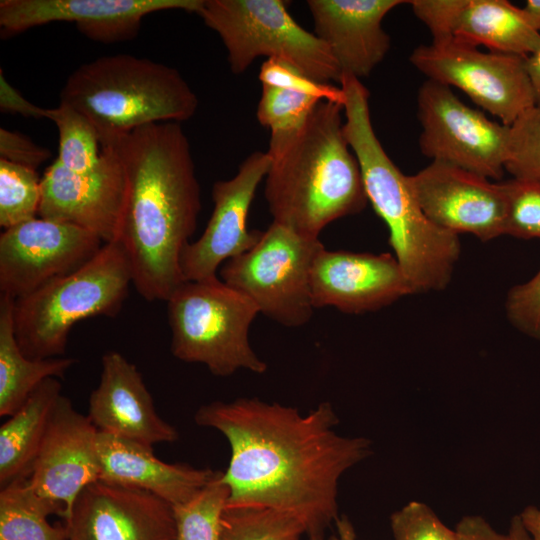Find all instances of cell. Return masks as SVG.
<instances>
[{
	"instance_id": "cell-1",
	"label": "cell",
	"mask_w": 540,
	"mask_h": 540,
	"mask_svg": "<svg viewBox=\"0 0 540 540\" xmlns=\"http://www.w3.org/2000/svg\"><path fill=\"white\" fill-rule=\"evenodd\" d=\"M195 423L223 434L231 455L222 481L227 506L261 507L292 514L307 535H323L338 515L341 476L372 454L365 437L339 435L329 402L307 414L257 398L202 405Z\"/></svg>"
},
{
	"instance_id": "cell-2",
	"label": "cell",
	"mask_w": 540,
	"mask_h": 540,
	"mask_svg": "<svg viewBox=\"0 0 540 540\" xmlns=\"http://www.w3.org/2000/svg\"><path fill=\"white\" fill-rule=\"evenodd\" d=\"M110 145L117 148L126 173L118 242L129 258L133 286L147 301H167L185 282L181 254L201 210L189 140L180 123L159 122Z\"/></svg>"
},
{
	"instance_id": "cell-3",
	"label": "cell",
	"mask_w": 540,
	"mask_h": 540,
	"mask_svg": "<svg viewBox=\"0 0 540 540\" xmlns=\"http://www.w3.org/2000/svg\"><path fill=\"white\" fill-rule=\"evenodd\" d=\"M342 111L320 101L300 127L271 132L265 199L273 222L304 237L318 239L328 224L369 203Z\"/></svg>"
},
{
	"instance_id": "cell-4",
	"label": "cell",
	"mask_w": 540,
	"mask_h": 540,
	"mask_svg": "<svg viewBox=\"0 0 540 540\" xmlns=\"http://www.w3.org/2000/svg\"><path fill=\"white\" fill-rule=\"evenodd\" d=\"M344 133L362 174L368 202L389 230V244L414 293L438 291L449 284L460 256L457 234L428 219L409 176L390 159L372 126L369 91L361 80L343 74Z\"/></svg>"
},
{
	"instance_id": "cell-5",
	"label": "cell",
	"mask_w": 540,
	"mask_h": 540,
	"mask_svg": "<svg viewBox=\"0 0 540 540\" xmlns=\"http://www.w3.org/2000/svg\"><path fill=\"white\" fill-rule=\"evenodd\" d=\"M60 102L84 114L101 147L143 126L190 119L198 98L173 67L129 54L84 63L67 78Z\"/></svg>"
},
{
	"instance_id": "cell-6",
	"label": "cell",
	"mask_w": 540,
	"mask_h": 540,
	"mask_svg": "<svg viewBox=\"0 0 540 540\" xmlns=\"http://www.w3.org/2000/svg\"><path fill=\"white\" fill-rule=\"evenodd\" d=\"M132 269L123 246L104 243L80 268L14 299L15 333L29 358L61 357L76 323L116 316L128 295Z\"/></svg>"
},
{
	"instance_id": "cell-7",
	"label": "cell",
	"mask_w": 540,
	"mask_h": 540,
	"mask_svg": "<svg viewBox=\"0 0 540 540\" xmlns=\"http://www.w3.org/2000/svg\"><path fill=\"white\" fill-rule=\"evenodd\" d=\"M166 302L175 358L203 364L221 377L240 369L267 370L249 342V328L260 312L246 295L216 276L183 282Z\"/></svg>"
},
{
	"instance_id": "cell-8",
	"label": "cell",
	"mask_w": 540,
	"mask_h": 540,
	"mask_svg": "<svg viewBox=\"0 0 540 540\" xmlns=\"http://www.w3.org/2000/svg\"><path fill=\"white\" fill-rule=\"evenodd\" d=\"M197 15L221 38L234 74L267 56L318 82L340 83L342 71L329 47L291 17L283 0H202Z\"/></svg>"
},
{
	"instance_id": "cell-9",
	"label": "cell",
	"mask_w": 540,
	"mask_h": 540,
	"mask_svg": "<svg viewBox=\"0 0 540 540\" xmlns=\"http://www.w3.org/2000/svg\"><path fill=\"white\" fill-rule=\"evenodd\" d=\"M318 239L304 237L272 222L249 251L225 262L221 280L250 298L259 312L286 327H300L312 317L310 273Z\"/></svg>"
},
{
	"instance_id": "cell-10",
	"label": "cell",
	"mask_w": 540,
	"mask_h": 540,
	"mask_svg": "<svg viewBox=\"0 0 540 540\" xmlns=\"http://www.w3.org/2000/svg\"><path fill=\"white\" fill-rule=\"evenodd\" d=\"M525 58L451 40L417 46L411 64L427 79L456 87L478 107L510 126L536 105Z\"/></svg>"
},
{
	"instance_id": "cell-11",
	"label": "cell",
	"mask_w": 540,
	"mask_h": 540,
	"mask_svg": "<svg viewBox=\"0 0 540 540\" xmlns=\"http://www.w3.org/2000/svg\"><path fill=\"white\" fill-rule=\"evenodd\" d=\"M417 116L419 147L425 157L488 179H501L509 126L466 105L451 87L429 79L418 90Z\"/></svg>"
},
{
	"instance_id": "cell-12",
	"label": "cell",
	"mask_w": 540,
	"mask_h": 540,
	"mask_svg": "<svg viewBox=\"0 0 540 540\" xmlns=\"http://www.w3.org/2000/svg\"><path fill=\"white\" fill-rule=\"evenodd\" d=\"M78 226L33 218L0 235V292L17 299L80 268L103 246Z\"/></svg>"
},
{
	"instance_id": "cell-13",
	"label": "cell",
	"mask_w": 540,
	"mask_h": 540,
	"mask_svg": "<svg viewBox=\"0 0 540 540\" xmlns=\"http://www.w3.org/2000/svg\"><path fill=\"white\" fill-rule=\"evenodd\" d=\"M38 216L72 224L118 241L127 193L125 168L114 145L101 147L98 165L86 173L65 169L56 159L41 178Z\"/></svg>"
},
{
	"instance_id": "cell-14",
	"label": "cell",
	"mask_w": 540,
	"mask_h": 540,
	"mask_svg": "<svg viewBox=\"0 0 540 540\" xmlns=\"http://www.w3.org/2000/svg\"><path fill=\"white\" fill-rule=\"evenodd\" d=\"M425 215L438 227L470 233L481 241L505 235L507 196L503 182L438 161L409 176Z\"/></svg>"
},
{
	"instance_id": "cell-15",
	"label": "cell",
	"mask_w": 540,
	"mask_h": 540,
	"mask_svg": "<svg viewBox=\"0 0 540 540\" xmlns=\"http://www.w3.org/2000/svg\"><path fill=\"white\" fill-rule=\"evenodd\" d=\"M270 164L267 152L250 154L230 179L213 184V211L201 236L182 251L180 266L184 281L217 276L221 265L237 257L260 240L263 231L249 230V209Z\"/></svg>"
},
{
	"instance_id": "cell-16",
	"label": "cell",
	"mask_w": 540,
	"mask_h": 540,
	"mask_svg": "<svg viewBox=\"0 0 540 540\" xmlns=\"http://www.w3.org/2000/svg\"><path fill=\"white\" fill-rule=\"evenodd\" d=\"M202 0H1L3 37L55 22H69L87 38L112 44L134 38L142 19L166 10L198 12Z\"/></svg>"
},
{
	"instance_id": "cell-17",
	"label": "cell",
	"mask_w": 540,
	"mask_h": 540,
	"mask_svg": "<svg viewBox=\"0 0 540 540\" xmlns=\"http://www.w3.org/2000/svg\"><path fill=\"white\" fill-rule=\"evenodd\" d=\"M65 522L71 540H176L171 504L102 480L81 491Z\"/></svg>"
},
{
	"instance_id": "cell-18",
	"label": "cell",
	"mask_w": 540,
	"mask_h": 540,
	"mask_svg": "<svg viewBox=\"0 0 540 540\" xmlns=\"http://www.w3.org/2000/svg\"><path fill=\"white\" fill-rule=\"evenodd\" d=\"M98 434L88 415L61 395L28 480L40 495L64 507V519L81 491L99 480Z\"/></svg>"
},
{
	"instance_id": "cell-19",
	"label": "cell",
	"mask_w": 540,
	"mask_h": 540,
	"mask_svg": "<svg viewBox=\"0 0 540 540\" xmlns=\"http://www.w3.org/2000/svg\"><path fill=\"white\" fill-rule=\"evenodd\" d=\"M310 289L314 308L331 306L349 314L376 311L413 294L394 255L325 247L313 261Z\"/></svg>"
},
{
	"instance_id": "cell-20",
	"label": "cell",
	"mask_w": 540,
	"mask_h": 540,
	"mask_svg": "<svg viewBox=\"0 0 540 540\" xmlns=\"http://www.w3.org/2000/svg\"><path fill=\"white\" fill-rule=\"evenodd\" d=\"M414 15L432 40H451L528 57L540 50V33L522 8L507 0H412Z\"/></svg>"
},
{
	"instance_id": "cell-21",
	"label": "cell",
	"mask_w": 540,
	"mask_h": 540,
	"mask_svg": "<svg viewBox=\"0 0 540 540\" xmlns=\"http://www.w3.org/2000/svg\"><path fill=\"white\" fill-rule=\"evenodd\" d=\"M88 417L99 432L150 448L178 439L176 428L157 413L137 367L117 351L102 356L100 380L89 397Z\"/></svg>"
},
{
	"instance_id": "cell-22",
	"label": "cell",
	"mask_w": 540,
	"mask_h": 540,
	"mask_svg": "<svg viewBox=\"0 0 540 540\" xmlns=\"http://www.w3.org/2000/svg\"><path fill=\"white\" fill-rule=\"evenodd\" d=\"M402 0H309L315 35L331 50L342 74L368 77L391 41L382 21Z\"/></svg>"
},
{
	"instance_id": "cell-23",
	"label": "cell",
	"mask_w": 540,
	"mask_h": 540,
	"mask_svg": "<svg viewBox=\"0 0 540 540\" xmlns=\"http://www.w3.org/2000/svg\"><path fill=\"white\" fill-rule=\"evenodd\" d=\"M99 480L150 492L172 506L189 501L216 474L209 468L158 459L153 448L98 434Z\"/></svg>"
},
{
	"instance_id": "cell-24",
	"label": "cell",
	"mask_w": 540,
	"mask_h": 540,
	"mask_svg": "<svg viewBox=\"0 0 540 540\" xmlns=\"http://www.w3.org/2000/svg\"><path fill=\"white\" fill-rule=\"evenodd\" d=\"M58 378L42 382L0 427V485L27 478L61 394Z\"/></svg>"
},
{
	"instance_id": "cell-25",
	"label": "cell",
	"mask_w": 540,
	"mask_h": 540,
	"mask_svg": "<svg viewBox=\"0 0 540 540\" xmlns=\"http://www.w3.org/2000/svg\"><path fill=\"white\" fill-rule=\"evenodd\" d=\"M14 299L0 294V416H12L49 378H60L76 363L75 358L27 357L18 344Z\"/></svg>"
},
{
	"instance_id": "cell-26",
	"label": "cell",
	"mask_w": 540,
	"mask_h": 540,
	"mask_svg": "<svg viewBox=\"0 0 540 540\" xmlns=\"http://www.w3.org/2000/svg\"><path fill=\"white\" fill-rule=\"evenodd\" d=\"M64 513V507L40 495L28 477L12 481L0 491V540H70L66 526L48 521L50 515Z\"/></svg>"
},
{
	"instance_id": "cell-27",
	"label": "cell",
	"mask_w": 540,
	"mask_h": 540,
	"mask_svg": "<svg viewBox=\"0 0 540 540\" xmlns=\"http://www.w3.org/2000/svg\"><path fill=\"white\" fill-rule=\"evenodd\" d=\"M47 119L54 122L58 130L56 160L74 173L93 170L101 159V145L91 121L80 111L61 102L57 107L48 109Z\"/></svg>"
},
{
	"instance_id": "cell-28",
	"label": "cell",
	"mask_w": 540,
	"mask_h": 540,
	"mask_svg": "<svg viewBox=\"0 0 540 540\" xmlns=\"http://www.w3.org/2000/svg\"><path fill=\"white\" fill-rule=\"evenodd\" d=\"M229 490L222 481V471L189 501L173 506L176 540H221L222 516Z\"/></svg>"
},
{
	"instance_id": "cell-29",
	"label": "cell",
	"mask_w": 540,
	"mask_h": 540,
	"mask_svg": "<svg viewBox=\"0 0 540 540\" xmlns=\"http://www.w3.org/2000/svg\"><path fill=\"white\" fill-rule=\"evenodd\" d=\"M304 534L299 518L273 509L227 506L222 516L221 540H299Z\"/></svg>"
},
{
	"instance_id": "cell-30",
	"label": "cell",
	"mask_w": 540,
	"mask_h": 540,
	"mask_svg": "<svg viewBox=\"0 0 540 540\" xmlns=\"http://www.w3.org/2000/svg\"><path fill=\"white\" fill-rule=\"evenodd\" d=\"M42 197L35 169L0 158V226L8 229L36 218Z\"/></svg>"
},
{
	"instance_id": "cell-31",
	"label": "cell",
	"mask_w": 540,
	"mask_h": 540,
	"mask_svg": "<svg viewBox=\"0 0 540 540\" xmlns=\"http://www.w3.org/2000/svg\"><path fill=\"white\" fill-rule=\"evenodd\" d=\"M505 171L513 178L540 181V106L521 114L509 126Z\"/></svg>"
},
{
	"instance_id": "cell-32",
	"label": "cell",
	"mask_w": 540,
	"mask_h": 540,
	"mask_svg": "<svg viewBox=\"0 0 540 540\" xmlns=\"http://www.w3.org/2000/svg\"><path fill=\"white\" fill-rule=\"evenodd\" d=\"M320 101L305 94L262 85L257 119L271 132L295 129L307 120Z\"/></svg>"
},
{
	"instance_id": "cell-33",
	"label": "cell",
	"mask_w": 540,
	"mask_h": 540,
	"mask_svg": "<svg viewBox=\"0 0 540 540\" xmlns=\"http://www.w3.org/2000/svg\"><path fill=\"white\" fill-rule=\"evenodd\" d=\"M503 185L507 196L505 235L540 239V181L512 178Z\"/></svg>"
},
{
	"instance_id": "cell-34",
	"label": "cell",
	"mask_w": 540,
	"mask_h": 540,
	"mask_svg": "<svg viewBox=\"0 0 540 540\" xmlns=\"http://www.w3.org/2000/svg\"><path fill=\"white\" fill-rule=\"evenodd\" d=\"M259 80L262 85L305 94L321 101L343 106L344 93L341 87L318 82L280 59L268 58L264 61L260 68Z\"/></svg>"
},
{
	"instance_id": "cell-35",
	"label": "cell",
	"mask_w": 540,
	"mask_h": 540,
	"mask_svg": "<svg viewBox=\"0 0 540 540\" xmlns=\"http://www.w3.org/2000/svg\"><path fill=\"white\" fill-rule=\"evenodd\" d=\"M390 527L394 540H457L455 529L419 501H410L392 513Z\"/></svg>"
},
{
	"instance_id": "cell-36",
	"label": "cell",
	"mask_w": 540,
	"mask_h": 540,
	"mask_svg": "<svg viewBox=\"0 0 540 540\" xmlns=\"http://www.w3.org/2000/svg\"><path fill=\"white\" fill-rule=\"evenodd\" d=\"M505 309L508 320L516 329L540 340V270L529 281L510 289Z\"/></svg>"
},
{
	"instance_id": "cell-37",
	"label": "cell",
	"mask_w": 540,
	"mask_h": 540,
	"mask_svg": "<svg viewBox=\"0 0 540 540\" xmlns=\"http://www.w3.org/2000/svg\"><path fill=\"white\" fill-rule=\"evenodd\" d=\"M49 157L48 149L27 136L6 128L0 129V158L36 170Z\"/></svg>"
},
{
	"instance_id": "cell-38",
	"label": "cell",
	"mask_w": 540,
	"mask_h": 540,
	"mask_svg": "<svg viewBox=\"0 0 540 540\" xmlns=\"http://www.w3.org/2000/svg\"><path fill=\"white\" fill-rule=\"evenodd\" d=\"M0 109L5 113L19 114L26 118H46L48 108L34 105L21 95L3 75L0 70Z\"/></svg>"
},
{
	"instance_id": "cell-39",
	"label": "cell",
	"mask_w": 540,
	"mask_h": 540,
	"mask_svg": "<svg viewBox=\"0 0 540 540\" xmlns=\"http://www.w3.org/2000/svg\"><path fill=\"white\" fill-rule=\"evenodd\" d=\"M454 529L457 540H509L508 534L498 532L479 515L462 517Z\"/></svg>"
},
{
	"instance_id": "cell-40",
	"label": "cell",
	"mask_w": 540,
	"mask_h": 540,
	"mask_svg": "<svg viewBox=\"0 0 540 540\" xmlns=\"http://www.w3.org/2000/svg\"><path fill=\"white\" fill-rule=\"evenodd\" d=\"M519 516L531 537L534 540H540V508L528 505L519 513Z\"/></svg>"
},
{
	"instance_id": "cell-41",
	"label": "cell",
	"mask_w": 540,
	"mask_h": 540,
	"mask_svg": "<svg viewBox=\"0 0 540 540\" xmlns=\"http://www.w3.org/2000/svg\"><path fill=\"white\" fill-rule=\"evenodd\" d=\"M525 65L534 89L536 105L540 106V50L526 57Z\"/></svg>"
},
{
	"instance_id": "cell-42",
	"label": "cell",
	"mask_w": 540,
	"mask_h": 540,
	"mask_svg": "<svg viewBox=\"0 0 540 540\" xmlns=\"http://www.w3.org/2000/svg\"><path fill=\"white\" fill-rule=\"evenodd\" d=\"M336 531L328 540H357L354 526L350 519L343 515L335 521Z\"/></svg>"
},
{
	"instance_id": "cell-43",
	"label": "cell",
	"mask_w": 540,
	"mask_h": 540,
	"mask_svg": "<svg viewBox=\"0 0 540 540\" xmlns=\"http://www.w3.org/2000/svg\"><path fill=\"white\" fill-rule=\"evenodd\" d=\"M522 11L532 28L540 33V0H527Z\"/></svg>"
},
{
	"instance_id": "cell-44",
	"label": "cell",
	"mask_w": 540,
	"mask_h": 540,
	"mask_svg": "<svg viewBox=\"0 0 540 540\" xmlns=\"http://www.w3.org/2000/svg\"><path fill=\"white\" fill-rule=\"evenodd\" d=\"M507 534L509 540H534L525 529L519 514L511 518Z\"/></svg>"
},
{
	"instance_id": "cell-45",
	"label": "cell",
	"mask_w": 540,
	"mask_h": 540,
	"mask_svg": "<svg viewBox=\"0 0 540 540\" xmlns=\"http://www.w3.org/2000/svg\"><path fill=\"white\" fill-rule=\"evenodd\" d=\"M302 540V539H299ZM305 540H324L322 535H308Z\"/></svg>"
},
{
	"instance_id": "cell-46",
	"label": "cell",
	"mask_w": 540,
	"mask_h": 540,
	"mask_svg": "<svg viewBox=\"0 0 540 540\" xmlns=\"http://www.w3.org/2000/svg\"><path fill=\"white\" fill-rule=\"evenodd\" d=\"M71 540V539H70Z\"/></svg>"
}]
</instances>
